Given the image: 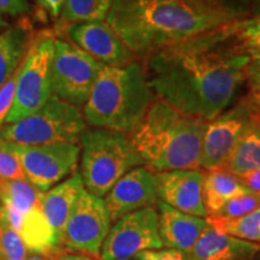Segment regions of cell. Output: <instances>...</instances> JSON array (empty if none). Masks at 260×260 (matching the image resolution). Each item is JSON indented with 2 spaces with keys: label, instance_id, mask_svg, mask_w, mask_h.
<instances>
[{
  "label": "cell",
  "instance_id": "obj_1",
  "mask_svg": "<svg viewBox=\"0 0 260 260\" xmlns=\"http://www.w3.org/2000/svg\"><path fill=\"white\" fill-rule=\"evenodd\" d=\"M249 61L236 21L162 47L141 64L159 100L209 122L232 105Z\"/></svg>",
  "mask_w": 260,
  "mask_h": 260
},
{
  "label": "cell",
  "instance_id": "obj_2",
  "mask_svg": "<svg viewBox=\"0 0 260 260\" xmlns=\"http://www.w3.org/2000/svg\"><path fill=\"white\" fill-rule=\"evenodd\" d=\"M240 21L200 0H112L105 22L136 59Z\"/></svg>",
  "mask_w": 260,
  "mask_h": 260
},
{
  "label": "cell",
  "instance_id": "obj_3",
  "mask_svg": "<svg viewBox=\"0 0 260 260\" xmlns=\"http://www.w3.org/2000/svg\"><path fill=\"white\" fill-rule=\"evenodd\" d=\"M207 121L187 115L162 100H154L130 141L142 165L154 174L200 168L201 145Z\"/></svg>",
  "mask_w": 260,
  "mask_h": 260
},
{
  "label": "cell",
  "instance_id": "obj_4",
  "mask_svg": "<svg viewBox=\"0 0 260 260\" xmlns=\"http://www.w3.org/2000/svg\"><path fill=\"white\" fill-rule=\"evenodd\" d=\"M154 96L141 61L123 67L104 65L84 103L82 115L93 128L126 134L141 122Z\"/></svg>",
  "mask_w": 260,
  "mask_h": 260
},
{
  "label": "cell",
  "instance_id": "obj_5",
  "mask_svg": "<svg viewBox=\"0 0 260 260\" xmlns=\"http://www.w3.org/2000/svg\"><path fill=\"white\" fill-rule=\"evenodd\" d=\"M81 142V177L84 189L105 198L113 184L134 168L141 167L138 152L124 133L87 129Z\"/></svg>",
  "mask_w": 260,
  "mask_h": 260
},
{
  "label": "cell",
  "instance_id": "obj_6",
  "mask_svg": "<svg viewBox=\"0 0 260 260\" xmlns=\"http://www.w3.org/2000/svg\"><path fill=\"white\" fill-rule=\"evenodd\" d=\"M87 130L80 107L65 103L56 95L18 122L0 128V140L16 145L39 146L48 144H79Z\"/></svg>",
  "mask_w": 260,
  "mask_h": 260
},
{
  "label": "cell",
  "instance_id": "obj_7",
  "mask_svg": "<svg viewBox=\"0 0 260 260\" xmlns=\"http://www.w3.org/2000/svg\"><path fill=\"white\" fill-rule=\"evenodd\" d=\"M56 31L50 29L32 35L21 65L14 106L5 124L18 122L38 111L52 95L51 64L54 52Z\"/></svg>",
  "mask_w": 260,
  "mask_h": 260
},
{
  "label": "cell",
  "instance_id": "obj_8",
  "mask_svg": "<svg viewBox=\"0 0 260 260\" xmlns=\"http://www.w3.org/2000/svg\"><path fill=\"white\" fill-rule=\"evenodd\" d=\"M103 67L71 42L56 39L51 64L52 94L71 105H84Z\"/></svg>",
  "mask_w": 260,
  "mask_h": 260
},
{
  "label": "cell",
  "instance_id": "obj_9",
  "mask_svg": "<svg viewBox=\"0 0 260 260\" xmlns=\"http://www.w3.org/2000/svg\"><path fill=\"white\" fill-rule=\"evenodd\" d=\"M4 142L18 160L25 180L40 191L50 190L76 170L81 152L79 144L24 146Z\"/></svg>",
  "mask_w": 260,
  "mask_h": 260
},
{
  "label": "cell",
  "instance_id": "obj_10",
  "mask_svg": "<svg viewBox=\"0 0 260 260\" xmlns=\"http://www.w3.org/2000/svg\"><path fill=\"white\" fill-rule=\"evenodd\" d=\"M111 224L105 200L84 189L75 201L65 224L61 247L65 252L99 259Z\"/></svg>",
  "mask_w": 260,
  "mask_h": 260
},
{
  "label": "cell",
  "instance_id": "obj_11",
  "mask_svg": "<svg viewBox=\"0 0 260 260\" xmlns=\"http://www.w3.org/2000/svg\"><path fill=\"white\" fill-rule=\"evenodd\" d=\"M155 207L125 214L111 226L100 251V260H132L140 252L161 249Z\"/></svg>",
  "mask_w": 260,
  "mask_h": 260
},
{
  "label": "cell",
  "instance_id": "obj_12",
  "mask_svg": "<svg viewBox=\"0 0 260 260\" xmlns=\"http://www.w3.org/2000/svg\"><path fill=\"white\" fill-rule=\"evenodd\" d=\"M254 119H258L254 110L242 96L235 105L207 122L201 145L200 168L206 171L222 168L243 132Z\"/></svg>",
  "mask_w": 260,
  "mask_h": 260
},
{
  "label": "cell",
  "instance_id": "obj_13",
  "mask_svg": "<svg viewBox=\"0 0 260 260\" xmlns=\"http://www.w3.org/2000/svg\"><path fill=\"white\" fill-rule=\"evenodd\" d=\"M64 32L69 42L106 67H123L136 60L132 51L105 21L67 24Z\"/></svg>",
  "mask_w": 260,
  "mask_h": 260
},
{
  "label": "cell",
  "instance_id": "obj_14",
  "mask_svg": "<svg viewBox=\"0 0 260 260\" xmlns=\"http://www.w3.org/2000/svg\"><path fill=\"white\" fill-rule=\"evenodd\" d=\"M104 200L111 222L135 211L154 207L158 204L155 174L144 165L134 168L113 184Z\"/></svg>",
  "mask_w": 260,
  "mask_h": 260
},
{
  "label": "cell",
  "instance_id": "obj_15",
  "mask_svg": "<svg viewBox=\"0 0 260 260\" xmlns=\"http://www.w3.org/2000/svg\"><path fill=\"white\" fill-rule=\"evenodd\" d=\"M205 172L195 170H175L155 174L158 199L181 212L207 218L204 203Z\"/></svg>",
  "mask_w": 260,
  "mask_h": 260
},
{
  "label": "cell",
  "instance_id": "obj_16",
  "mask_svg": "<svg viewBox=\"0 0 260 260\" xmlns=\"http://www.w3.org/2000/svg\"><path fill=\"white\" fill-rule=\"evenodd\" d=\"M157 211L162 247L187 254L207 226L206 218L181 212L161 201Z\"/></svg>",
  "mask_w": 260,
  "mask_h": 260
},
{
  "label": "cell",
  "instance_id": "obj_17",
  "mask_svg": "<svg viewBox=\"0 0 260 260\" xmlns=\"http://www.w3.org/2000/svg\"><path fill=\"white\" fill-rule=\"evenodd\" d=\"M259 252V243L226 235L207 223L183 260H252Z\"/></svg>",
  "mask_w": 260,
  "mask_h": 260
},
{
  "label": "cell",
  "instance_id": "obj_18",
  "mask_svg": "<svg viewBox=\"0 0 260 260\" xmlns=\"http://www.w3.org/2000/svg\"><path fill=\"white\" fill-rule=\"evenodd\" d=\"M83 190L84 184L81 174L75 171L69 178L42 193L40 200L41 211L51 225L56 246L64 253L67 252L61 247V242L65 224L69 218L75 201Z\"/></svg>",
  "mask_w": 260,
  "mask_h": 260
},
{
  "label": "cell",
  "instance_id": "obj_19",
  "mask_svg": "<svg viewBox=\"0 0 260 260\" xmlns=\"http://www.w3.org/2000/svg\"><path fill=\"white\" fill-rule=\"evenodd\" d=\"M31 38L30 24L25 21L0 32V87L24 59Z\"/></svg>",
  "mask_w": 260,
  "mask_h": 260
},
{
  "label": "cell",
  "instance_id": "obj_20",
  "mask_svg": "<svg viewBox=\"0 0 260 260\" xmlns=\"http://www.w3.org/2000/svg\"><path fill=\"white\" fill-rule=\"evenodd\" d=\"M251 193L240 178L224 169H213L205 172L204 203L209 216L217 212L233 198Z\"/></svg>",
  "mask_w": 260,
  "mask_h": 260
},
{
  "label": "cell",
  "instance_id": "obj_21",
  "mask_svg": "<svg viewBox=\"0 0 260 260\" xmlns=\"http://www.w3.org/2000/svg\"><path fill=\"white\" fill-rule=\"evenodd\" d=\"M260 168V122L249 123L222 169L235 176L248 174Z\"/></svg>",
  "mask_w": 260,
  "mask_h": 260
},
{
  "label": "cell",
  "instance_id": "obj_22",
  "mask_svg": "<svg viewBox=\"0 0 260 260\" xmlns=\"http://www.w3.org/2000/svg\"><path fill=\"white\" fill-rule=\"evenodd\" d=\"M18 234L29 252L56 256L64 253L56 246L53 232L42 213L40 204L23 217Z\"/></svg>",
  "mask_w": 260,
  "mask_h": 260
},
{
  "label": "cell",
  "instance_id": "obj_23",
  "mask_svg": "<svg viewBox=\"0 0 260 260\" xmlns=\"http://www.w3.org/2000/svg\"><path fill=\"white\" fill-rule=\"evenodd\" d=\"M42 193L27 180L0 178V203L12 205L23 216L40 204Z\"/></svg>",
  "mask_w": 260,
  "mask_h": 260
},
{
  "label": "cell",
  "instance_id": "obj_24",
  "mask_svg": "<svg viewBox=\"0 0 260 260\" xmlns=\"http://www.w3.org/2000/svg\"><path fill=\"white\" fill-rule=\"evenodd\" d=\"M207 223L218 232L260 245V206L246 216L235 219L207 217Z\"/></svg>",
  "mask_w": 260,
  "mask_h": 260
},
{
  "label": "cell",
  "instance_id": "obj_25",
  "mask_svg": "<svg viewBox=\"0 0 260 260\" xmlns=\"http://www.w3.org/2000/svg\"><path fill=\"white\" fill-rule=\"evenodd\" d=\"M112 0H65L61 19L67 24L105 21Z\"/></svg>",
  "mask_w": 260,
  "mask_h": 260
},
{
  "label": "cell",
  "instance_id": "obj_26",
  "mask_svg": "<svg viewBox=\"0 0 260 260\" xmlns=\"http://www.w3.org/2000/svg\"><path fill=\"white\" fill-rule=\"evenodd\" d=\"M29 253L22 237L9 225L3 213L0 219V260H25Z\"/></svg>",
  "mask_w": 260,
  "mask_h": 260
},
{
  "label": "cell",
  "instance_id": "obj_27",
  "mask_svg": "<svg viewBox=\"0 0 260 260\" xmlns=\"http://www.w3.org/2000/svg\"><path fill=\"white\" fill-rule=\"evenodd\" d=\"M260 206V193H247L226 201L220 209L209 217L222 219H235L251 213Z\"/></svg>",
  "mask_w": 260,
  "mask_h": 260
},
{
  "label": "cell",
  "instance_id": "obj_28",
  "mask_svg": "<svg viewBox=\"0 0 260 260\" xmlns=\"http://www.w3.org/2000/svg\"><path fill=\"white\" fill-rule=\"evenodd\" d=\"M21 65L22 63L15 70V73L5 81V83L0 87V128L4 126L6 118H8L9 113L11 111L12 106H14L17 81L19 77V73H21Z\"/></svg>",
  "mask_w": 260,
  "mask_h": 260
},
{
  "label": "cell",
  "instance_id": "obj_29",
  "mask_svg": "<svg viewBox=\"0 0 260 260\" xmlns=\"http://www.w3.org/2000/svg\"><path fill=\"white\" fill-rule=\"evenodd\" d=\"M211 8L228 14L236 19L251 16V0H200Z\"/></svg>",
  "mask_w": 260,
  "mask_h": 260
},
{
  "label": "cell",
  "instance_id": "obj_30",
  "mask_svg": "<svg viewBox=\"0 0 260 260\" xmlns=\"http://www.w3.org/2000/svg\"><path fill=\"white\" fill-rule=\"evenodd\" d=\"M0 178L25 180L23 170L18 160L14 154L10 153L3 140H0Z\"/></svg>",
  "mask_w": 260,
  "mask_h": 260
},
{
  "label": "cell",
  "instance_id": "obj_31",
  "mask_svg": "<svg viewBox=\"0 0 260 260\" xmlns=\"http://www.w3.org/2000/svg\"><path fill=\"white\" fill-rule=\"evenodd\" d=\"M245 82L247 83V94L243 95L246 102L254 110L256 117L260 122V77L246 76Z\"/></svg>",
  "mask_w": 260,
  "mask_h": 260
},
{
  "label": "cell",
  "instance_id": "obj_32",
  "mask_svg": "<svg viewBox=\"0 0 260 260\" xmlns=\"http://www.w3.org/2000/svg\"><path fill=\"white\" fill-rule=\"evenodd\" d=\"M132 260H183V254L175 249H148L138 253Z\"/></svg>",
  "mask_w": 260,
  "mask_h": 260
},
{
  "label": "cell",
  "instance_id": "obj_33",
  "mask_svg": "<svg viewBox=\"0 0 260 260\" xmlns=\"http://www.w3.org/2000/svg\"><path fill=\"white\" fill-rule=\"evenodd\" d=\"M29 9L28 0H0V15H21Z\"/></svg>",
  "mask_w": 260,
  "mask_h": 260
},
{
  "label": "cell",
  "instance_id": "obj_34",
  "mask_svg": "<svg viewBox=\"0 0 260 260\" xmlns=\"http://www.w3.org/2000/svg\"><path fill=\"white\" fill-rule=\"evenodd\" d=\"M35 2L52 18H58L61 14L65 0H35Z\"/></svg>",
  "mask_w": 260,
  "mask_h": 260
},
{
  "label": "cell",
  "instance_id": "obj_35",
  "mask_svg": "<svg viewBox=\"0 0 260 260\" xmlns=\"http://www.w3.org/2000/svg\"><path fill=\"white\" fill-rule=\"evenodd\" d=\"M242 184L245 186L249 191L253 193H260V168L256 169L254 171L248 172V174L241 175L237 176Z\"/></svg>",
  "mask_w": 260,
  "mask_h": 260
},
{
  "label": "cell",
  "instance_id": "obj_36",
  "mask_svg": "<svg viewBox=\"0 0 260 260\" xmlns=\"http://www.w3.org/2000/svg\"><path fill=\"white\" fill-rule=\"evenodd\" d=\"M57 260H99V259L87 254H81V253L67 252L58 256Z\"/></svg>",
  "mask_w": 260,
  "mask_h": 260
},
{
  "label": "cell",
  "instance_id": "obj_37",
  "mask_svg": "<svg viewBox=\"0 0 260 260\" xmlns=\"http://www.w3.org/2000/svg\"><path fill=\"white\" fill-rule=\"evenodd\" d=\"M241 24L245 29H259L260 28V14L252 16L251 18L241 19Z\"/></svg>",
  "mask_w": 260,
  "mask_h": 260
},
{
  "label": "cell",
  "instance_id": "obj_38",
  "mask_svg": "<svg viewBox=\"0 0 260 260\" xmlns=\"http://www.w3.org/2000/svg\"><path fill=\"white\" fill-rule=\"evenodd\" d=\"M246 76L260 77V61H249L245 70V77Z\"/></svg>",
  "mask_w": 260,
  "mask_h": 260
},
{
  "label": "cell",
  "instance_id": "obj_39",
  "mask_svg": "<svg viewBox=\"0 0 260 260\" xmlns=\"http://www.w3.org/2000/svg\"><path fill=\"white\" fill-rule=\"evenodd\" d=\"M243 48H245L247 56L251 58V60L260 61V44L253 45V46H248V47H243Z\"/></svg>",
  "mask_w": 260,
  "mask_h": 260
},
{
  "label": "cell",
  "instance_id": "obj_40",
  "mask_svg": "<svg viewBox=\"0 0 260 260\" xmlns=\"http://www.w3.org/2000/svg\"><path fill=\"white\" fill-rule=\"evenodd\" d=\"M59 256V255H58ZM58 256L48 255V254H40V253H29L25 260H57Z\"/></svg>",
  "mask_w": 260,
  "mask_h": 260
},
{
  "label": "cell",
  "instance_id": "obj_41",
  "mask_svg": "<svg viewBox=\"0 0 260 260\" xmlns=\"http://www.w3.org/2000/svg\"><path fill=\"white\" fill-rule=\"evenodd\" d=\"M260 14V0H251V16Z\"/></svg>",
  "mask_w": 260,
  "mask_h": 260
},
{
  "label": "cell",
  "instance_id": "obj_42",
  "mask_svg": "<svg viewBox=\"0 0 260 260\" xmlns=\"http://www.w3.org/2000/svg\"><path fill=\"white\" fill-rule=\"evenodd\" d=\"M6 25V22H5V19H4V17H3L2 15H0V30H2L3 28H4Z\"/></svg>",
  "mask_w": 260,
  "mask_h": 260
},
{
  "label": "cell",
  "instance_id": "obj_43",
  "mask_svg": "<svg viewBox=\"0 0 260 260\" xmlns=\"http://www.w3.org/2000/svg\"><path fill=\"white\" fill-rule=\"evenodd\" d=\"M252 260H260V252H259L258 254H256V255L254 256V258H253Z\"/></svg>",
  "mask_w": 260,
  "mask_h": 260
},
{
  "label": "cell",
  "instance_id": "obj_44",
  "mask_svg": "<svg viewBox=\"0 0 260 260\" xmlns=\"http://www.w3.org/2000/svg\"><path fill=\"white\" fill-rule=\"evenodd\" d=\"M3 217V209H2V205H0V219H2Z\"/></svg>",
  "mask_w": 260,
  "mask_h": 260
}]
</instances>
